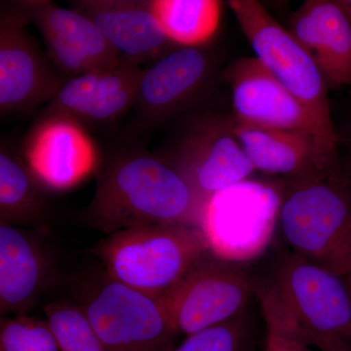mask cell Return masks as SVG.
<instances>
[{
	"instance_id": "6da1fadb",
	"label": "cell",
	"mask_w": 351,
	"mask_h": 351,
	"mask_svg": "<svg viewBox=\"0 0 351 351\" xmlns=\"http://www.w3.org/2000/svg\"><path fill=\"white\" fill-rule=\"evenodd\" d=\"M206 209L165 159L120 157L101 176L84 219L105 234L142 226H202Z\"/></svg>"
},
{
	"instance_id": "7a4b0ae2",
	"label": "cell",
	"mask_w": 351,
	"mask_h": 351,
	"mask_svg": "<svg viewBox=\"0 0 351 351\" xmlns=\"http://www.w3.org/2000/svg\"><path fill=\"white\" fill-rule=\"evenodd\" d=\"M267 328L309 346L316 339L351 343V293L341 277L292 251L256 279Z\"/></svg>"
},
{
	"instance_id": "3957f363",
	"label": "cell",
	"mask_w": 351,
	"mask_h": 351,
	"mask_svg": "<svg viewBox=\"0 0 351 351\" xmlns=\"http://www.w3.org/2000/svg\"><path fill=\"white\" fill-rule=\"evenodd\" d=\"M291 251L351 278V180L336 167L290 179L278 209Z\"/></svg>"
},
{
	"instance_id": "277c9868",
	"label": "cell",
	"mask_w": 351,
	"mask_h": 351,
	"mask_svg": "<svg viewBox=\"0 0 351 351\" xmlns=\"http://www.w3.org/2000/svg\"><path fill=\"white\" fill-rule=\"evenodd\" d=\"M95 255L112 280L162 300L212 253L201 226H142L107 235Z\"/></svg>"
},
{
	"instance_id": "5b68a950",
	"label": "cell",
	"mask_w": 351,
	"mask_h": 351,
	"mask_svg": "<svg viewBox=\"0 0 351 351\" xmlns=\"http://www.w3.org/2000/svg\"><path fill=\"white\" fill-rule=\"evenodd\" d=\"M228 5L258 62L306 106L327 133L338 138L330 110L327 80L311 55L260 2L232 0Z\"/></svg>"
},
{
	"instance_id": "8992f818",
	"label": "cell",
	"mask_w": 351,
	"mask_h": 351,
	"mask_svg": "<svg viewBox=\"0 0 351 351\" xmlns=\"http://www.w3.org/2000/svg\"><path fill=\"white\" fill-rule=\"evenodd\" d=\"M255 291V277L239 263L211 253L160 301L176 335L188 337L245 313Z\"/></svg>"
},
{
	"instance_id": "52a82bcc",
	"label": "cell",
	"mask_w": 351,
	"mask_h": 351,
	"mask_svg": "<svg viewBox=\"0 0 351 351\" xmlns=\"http://www.w3.org/2000/svg\"><path fill=\"white\" fill-rule=\"evenodd\" d=\"M80 306L106 351H172L175 348L177 335L162 302L108 276L88 291Z\"/></svg>"
},
{
	"instance_id": "ba28073f",
	"label": "cell",
	"mask_w": 351,
	"mask_h": 351,
	"mask_svg": "<svg viewBox=\"0 0 351 351\" xmlns=\"http://www.w3.org/2000/svg\"><path fill=\"white\" fill-rule=\"evenodd\" d=\"M13 2L0 10V110L29 112L49 104L69 78L53 64Z\"/></svg>"
},
{
	"instance_id": "9c48e42d",
	"label": "cell",
	"mask_w": 351,
	"mask_h": 351,
	"mask_svg": "<svg viewBox=\"0 0 351 351\" xmlns=\"http://www.w3.org/2000/svg\"><path fill=\"white\" fill-rule=\"evenodd\" d=\"M167 161L206 210L215 196L247 181L256 171L233 135L232 120L214 117L191 124Z\"/></svg>"
},
{
	"instance_id": "30bf717a",
	"label": "cell",
	"mask_w": 351,
	"mask_h": 351,
	"mask_svg": "<svg viewBox=\"0 0 351 351\" xmlns=\"http://www.w3.org/2000/svg\"><path fill=\"white\" fill-rule=\"evenodd\" d=\"M226 80L232 88L234 119L306 134L337 158L338 138L327 133L306 106L277 82L257 58L233 62Z\"/></svg>"
},
{
	"instance_id": "8fae6325",
	"label": "cell",
	"mask_w": 351,
	"mask_h": 351,
	"mask_svg": "<svg viewBox=\"0 0 351 351\" xmlns=\"http://www.w3.org/2000/svg\"><path fill=\"white\" fill-rule=\"evenodd\" d=\"M14 5L38 27L46 54L66 78L117 66L123 58L92 21L48 0H21Z\"/></svg>"
},
{
	"instance_id": "7c38bea8",
	"label": "cell",
	"mask_w": 351,
	"mask_h": 351,
	"mask_svg": "<svg viewBox=\"0 0 351 351\" xmlns=\"http://www.w3.org/2000/svg\"><path fill=\"white\" fill-rule=\"evenodd\" d=\"M24 160L47 191H66L97 169L99 152L77 120L45 113L25 140Z\"/></svg>"
},
{
	"instance_id": "4fadbf2b",
	"label": "cell",
	"mask_w": 351,
	"mask_h": 351,
	"mask_svg": "<svg viewBox=\"0 0 351 351\" xmlns=\"http://www.w3.org/2000/svg\"><path fill=\"white\" fill-rule=\"evenodd\" d=\"M212 69L213 60L202 46L173 51L145 68L134 108L145 123H162L200 93Z\"/></svg>"
},
{
	"instance_id": "5bb4252c",
	"label": "cell",
	"mask_w": 351,
	"mask_h": 351,
	"mask_svg": "<svg viewBox=\"0 0 351 351\" xmlns=\"http://www.w3.org/2000/svg\"><path fill=\"white\" fill-rule=\"evenodd\" d=\"M71 9L96 25L123 59L154 64L181 46L164 34L152 12V0H75Z\"/></svg>"
},
{
	"instance_id": "9a60e30c",
	"label": "cell",
	"mask_w": 351,
	"mask_h": 351,
	"mask_svg": "<svg viewBox=\"0 0 351 351\" xmlns=\"http://www.w3.org/2000/svg\"><path fill=\"white\" fill-rule=\"evenodd\" d=\"M145 68L122 59L113 68L75 76L64 83L45 113H57L88 123H106L135 105Z\"/></svg>"
},
{
	"instance_id": "2e32d148",
	"label": "cell",
	"mask_w": 351,
	"mask_h": 351,
	"mask_svg": "<svg viewBox=\"0 0 351 351\" xmlns=\"http://www.w3.org/2000/svg\"><path fill=\"white\" fill-rule=\"evenodd\" d=\"M36 234L0 225V313L27 315L55 276L54 263Z\"/></svg>"
},
{
	"instance_id": "e0dca14e",
	"label": "cell",
	"mask_w": 351,
	"mask_h": 351,
	"mask_svg": "<svg viewBox=\"0 0 351 351\" xmlns=\"http://www.w3.org/2000/svg\"><path fill=\"white\" fill-rule=\"evenodd\" d=\"M232 130L256 171L295 179L336 167V157L306 134L237 119H232Z\"/></svg>"
},
{
	"instance_id": "ac0fdd59",
	"label": "cell",
	"mask_w": 351,
	"mask_h": 351,
	"mask_svg": "<svg viewBox=\"0 0 351 351\" xmlns=\"http://www.w3.org/2000/svg\"><path fill=\"white\" fill-rule=\"evenodd\" d=\"M290 34L311 55L327 82L351 86V23L336 0H308L290 19Z\"/></svg>"
},
{
	"instance_id": "d6986e66",
	"label": "cell",
	"mask_w": 351,
	"mask_h": 351,
	"mask_svg": "<svg viewBox=\"0 0 351 351\" xmlns=\"http://www.w3.org/2000/svg\"><path fill=\"white\" fill-rule=\"evenodd\" d=\"M51 215L47 189L24 159L1 145L0 149V225L43 226Z\"/></svg>"
},
{
	"instance_id": "ffe728a7",
	"label": "cell",
	"mask_w": 351,
	"mask_h": 351,
	"mask_svg": "<svg viewBox=\"0 0 351 351\" xmlns=\"http://www.w3.org/2000/svg\"><path fill=\"white\" fill-rule=\"evenodd\" d=\"M152 9L166 36L181 47L206 44L221 17V2L215 0H152Z\"/></svg>"
},
{
	"instance_id": "44dd1931",
	"label": "cell",
	"mask_w": 351,
	"mask_h": 351,
	"mask_svg": "<svg viewBox=\"0 0 351 351\" xmlns=\"http://www.w3.org/2000/svg\"><path fill=\"white\" fill-rule=\"evenodd\" d=\"M43 311L61 351H106L82 306L56 302Z\"/></svg>"
},
{
	"instance_id": "7402d4cb",
	"label": "cell",
	"mask_w": 351,
	"mask_h": 351,
	"mask_svg": "<svg viewBox=\"0 0 351 351\" xmlns=\"http://www.w3.org/2000/svg\"><path fill=\"white\" fill-rule=\"evenodd\" d=\"M253 335L246 311L191 336L172 351H252Z\"/></svg>"
},
{
	"instance_id": "603a6c76",
	"label": "cell",
	"mask_w": 351,
	"mask_h": 351,
	"mask_svg": "<svg viewBox=\"0 0 351 351\" xmlns=\"http://www.w3.org/2000/svg\"><path fill=\"white\" fill-rule=\"evenodd\" d=\"M0 351H61L47 321L27 315L2 317Z\"/></svg>"
},
{
	"instance_id": "cb8c5ba5",
	"label": "cell",
	"mask_w": 351,
	"mask_h": 351,
	"mask_svg": "<svg viewBox=\"0 0 351 351\" xmlns=\"http://www.w3.org/2000/svg\"><path fill=\"white\" fill-rule=\"evenodd\" d=\"M263 351H313L311 346L267 330Z\"/></svg>"
},
{
	"instance_id": "d4e9b609",
	"label": "cell",
	"mask_w": 351,
	"mask_h": 351,
	"mask_svg": "<svg viewBox=\"0 0 351 351\" xmlns=\"http://www.w3.org/2000/svg\"><path fill=\"white\" fill-rule=\"evenodd\" d=\"M309 346L319 351H351L350 341L339 339H316Z\"/></svg>"
},
{
	"instance_id": "484cf974",
	"label": "cell",
	"mask_w": 351,
	"mask_h": 351,
	"mask_svg": "<svg viewBox=\"0 0 351 351\" xmlns=\"http://www.w3.org/2000/svg\"><path fill=\"white\" fill-rule=\"evenodd\" d=\"M336 2L351 23V0H336Z\"/></svg>"
},
{
	"instance_id": "4316f807",
	"label": "cell",
	"mask_w": 351,
	"mask_h": 351,
	"mask_svg": "<svg viewBox=\"0 0 351 351\" xmlns=\"http://www.w3.org/2000/svg\"><path fill=\"white\" fill-rule=\"evenodd\" d=\"M346 284H348V288H350V291L351 293V278L350 279V280L348 281V282H346Z\"/></svg>"
}]
</instances>
